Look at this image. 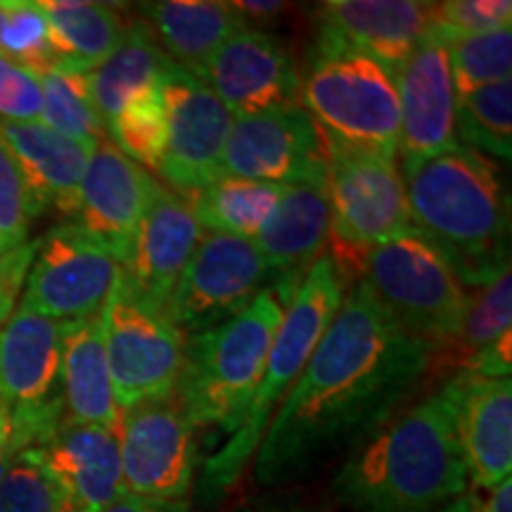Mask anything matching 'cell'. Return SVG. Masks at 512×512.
<instances>
[{
  "label": "cell",
  "mask_w": 512,
  "mask_h": 512,
  "mask_svg": "<svg viewBox=\"0 0 512 512\" xmlns=\"http://www.w3.org/2000/svg\"><path fill=\"white\" fill-rule=\"evenodd\" d=\"M434 363L358 280L320 337L299 380L256 448L264 484L297 475L320 456L387 418Z\"/></svg>",
  "instance_id": "6da1fadb"
},
{
  "label": "cell",
  "mask_w": 512,
  "mask_h": 512,
  "mask_svg": "<svg viewBox=\"0 0 512 512\" xmlns=\"http://www.w3.org/2000/svg\"><path fill=\"white\" fill-rule=\"evenodd\" d=\"M458 382L453 375L358 446L332 484L339 501L354 512H439L465 491Z\"/></svg>",
  "instance_id": "7a4b0ae2"
},
{
  "label": "cell",
  "mask_w": 512,
  "mask_h": 512,
  "mask_svg": "<svg viewBox=\"0 0 512 512\" xmlns=\"http://www.w3.org/2000/svg\"><path fill=\"white\" fill-rule=\"evenodd\" d=\"M399 169L411 226L439 249L467 292L510 271V197L494 162L458 143Z\"/></svg>",
  "instance_id": "3957f363"
},
{
  "label": "cell",
  "mask_w": 512,
  "mask_h": 512,
  "mask_svg": "<svg viewBox=\"0 0 512 512\" xmlns=\"http://www.w3.org/2000/svg\"><path fill=\"white\" fill-rule=\"evenodd\" d=\"M347 290L349 285L344 283L328 254L320 256L306 273L304 283L294 292L280 320L264 375L256 384L245 418L238 430L230 434L226 446L204 463L202 486L209 496H221L233 489L242 470L256 456V448L264 439L275 411L297 384Z\"/></svg>",
  "instance_id": "277c9868"
},
{
  "label": "cell",
  "mask_w": 512,
  "mask_h": 512,
  "mask_svg": "<svg viewBox=\"0 0 512 512\" xmlns=\"http://www.w3.org/2000/svg\"><path fill=\"white\" fill-rule=\"evenodd\" d=\"M285 309L283 297L268 287L238 316L188 337L174 396L192 425L238 430Z\"/></svg>",
  "instance_id": "5b68a950"
},
{
  "label": "cell",
  "mask_w": 512,
  "mask_h": 512,
  "mask_svg": "<svg viewBox=\"0 0 512 512\" xmlns=\"http://www.w3.org/2000/svg\"><path fill=\"white\" fill-rule=\"evenodd\" d=\"M330 200V259L344 283H358L370 249L411 228L406 185L396 157L325 138Z\"/></svg>",
  "instance_id": "8992f818"
},
{
  "label": "cell",
  "mask_w": 512,
  "mask_h": 512,
  "mask_svg": "<svg viewBox=\"0 0 512 512\" xmlns=\"http://www.w3.org/2000/svg\"><path fill=\"white\" fill-rule=\"evenodd\" d=\"M299 102L325 138L396 157V74L373 57L313 46L302 74Z\"/></svg>",
  "instance_id": "52a82bcc"
},
{
  "label": "cell",
  "mask_w": 512,
  "mask_h": 512,
  "mask_svg": "<svg viewBox=\"0 0 512 512\" xmlns=\"http://www.w3.org/2000/svg\"><path fill=\"white\" fill-rule=\"evenodd\" d=\"M358 280L408 335L430 344L434 356L456 342L470 292L413 226L370 249Z\"/></svg>",
  "instance_id": "ba28073f"
},
{
  "label": "cell",
  "mask_w": 512,
  "mask_h": 512,
  "mask_svg": "<svg viewBox=\"0 0 512 512\" xmlns=\"http://www.w3.org/2000/svg\"><path fill=\"white\" fill-rule=\"evenodd\" d=\"M105 356L119 411L171 396L183 368V335L133 290L121 268L102 309Z\"/></svg>",
  "instance_id": "9c48e42d"
},
{
  "label": "cell",
  "mask_w": 512,
  "mask_h": 512,
  "mask_svg": "<svg viewBox=\"0 0 512 512\" xmlns=\"http://www.w3.org/2000/svg\"><path fill=\"white\" fill-rule=\"evenodd\" d=\"M268 287H273V275L254 240L207 233L178 278L164 313L181 335L192 337L238 316Z\"/></svg>",
  "instance_id": "30bf717a"
},
{
  "label": "cell",
  "mask_w": 512,
  "mask_h": 512,
  "mask_svg": "<svg viewBox=\"0 0 512 512\" xmlns=\"http://www.w3.org/2000/svg\"><path fill=\"white\" fill-rule=\"evenodd\" d=\"M121 264L114 254L79 223L62 221L36 240L22 302L57 323H76L100 316Z\"/></svg>",
  "instance_id": "8fae6325"
},
{
  "label": "cell",
  "mask_w": 512,
  "mask_h": 512,
  "mask_svg": "<svg viewBox=\"0 0 512 512\" xmlns=\"http://www.w3.org/2000/svg\"><path fill=\"white\" fill-rule=\"evenodd\" d=\"M117 434L126 494L188 498L197 470V427L174 394L121 411Z\"/></svg>",
  "instance_id": "7c38bea8"
},
{
  "label": "cell",
  "mask_w": 512,
  "mask_h": 512,
  "mask_svg": "<svg viewBox=\"0 0 512 512\" xmlns=\"http://www.w3.org/2000/svg\"><path fill=\"white\" fill-rule=\"evenodd\" d=\"M166 110V147L159 176L188 195L223 176L233 112L195 72L171 64L162 76Z\"/></svg>",
  "instance_id": "4fadbf2b"
},
{
  "label": "cell",
  "mask_w": 512,
  "mask_h": 512,
  "mask_svg": "<svg viewBox=\"0 0 512 512\" xmlns=\"http://www.w3.org/2000/svg\"><path fill=\"white\" fill-rule=\"evenodd\" d=\"M221 169L223 176L259 183L325 181L323 133L302 105L235 117Z\"/></svg>",
  "instance_id": "5bb4252c"
},
{
  "label": "cell",
  "mask_w": 512,
  "mask_h": 512,
  "mask_svg": "<svg viewBox=\"0 0 512 512\" xmlns=\"http://www.w3.org/2000/svg\"><path fill=\"white\" fill-rule=\"evenodd\" d=\"M197 76L233 117L299 105L302 74L278 36L245 29L216 50Z\"/></svg>",
  "instance_id": "9a60e30c"
},
{
  "label": "cell",
  "mask_w": 512,
  "mask_h": 512,
  "mask_svg": "<svg viewBox=\"0 0 512 512\" xmlns=\"http://www.w3.org/2000/svg\"><path fill=\"white\" fill-rule=\"evenodd\" d=\"M401 166H413L458 145L456 86L446 43L430 31L396 69Z\"/></svg>",
  "instance_id": "2e32d148"
},
{
  "label": "cell",
  "mask_w": 512,
  "mask_h": 512,
  "mask_svg": "<svg viewBox=\"0 0 512 512\" xmlns=\"http://www.w3.org/2000/svg\"><path fill=\"white\" fill-rule=\"evenodd\" d=\"M157 183L110 140H102L86 166L76 214L69 221L102 242L124 268Z\"/></svg>",
  "instance_id": "e0dca14e"
},
{
  "label": "cell",
  "mask_w": 512,
  "mask_h": 512,
  "mask_svg": "<svg viewBox=\"0 0 512 512\" xmlns=\"http://www.w3.org/2000/svg\"><path fill=\"white\" fill-rule=\"evenodd\" d=\"M432 10L420 0H325L316 8V46L363 53L396 74L432 31Z\"/></svg>",
  "instance_id": "ac0fdd59"
},
{
  "label": "cell",
  "mask_w": 512,
  "mask_h": 512,
  "mask_svg": "<svg viewBox=\"0 0 512 512\" xmlns=\"http://www.w3.org/2000/svg\"><path fill=\"white\" fill-rule=\"evenodd\" d=\"M36 448L67 512H102L126 494L117 430L64 418Z\"/></svg>",
  "instance_id": "d6986e66"
},
{
  "label": "cell",
  "mask_w": 512,
  "mask_h": 512,
  "mask_svg": "<svg viewBox=\"0 0 512 512\" xmlns=\"http://www.w3.org/2000/svg\"><path fill=\"white\" fill-rule=\"evenodd\" d=\"M330 240V200L325 181L285 185L278 207L254 235V245L273 275L275 292L285 304L323 256Z\"/></svg>",
  "instance_id": "ffe728a7"
},
{
  "label": "cell",
  "mask_w": 512,
  "mask_h": 512,
  "mask_svg": "<svg viewBox=\"0 0 512 512\" xmlns=\"http://www.w3.org/2000/svg\"><path fill=\"white\" fill-rule=\"evenodd\" d=\"M202 235V226L185 197L157 183L124 266L133 290L147 304L164 311Z\"/></svg>",
  "instance_id": "44dd1931"
},
{
  "label": "cell",
  "mask_w": 512,
  "mask_h": 512,
  "mask_svg": "<svg viewBox=\"0 0 512 512\" xmlns=\"http://www.w3.org/2000/svg\"><path fill=\"white\" fill-rule=\"evenodd\" d=\"M67 323L19 304L0 328V399L12 413L55 406L60 394L62 339Z\"/></svg>",
  "instance_id": "7402d4cb"
},
{
  "label": "cell",
  "mask_w": 512,
  "mask_h": 512,
  "mask_svg": "<svg viewBox=\"0 0 512 512\" xmlns=\"http://www.w3.org/2000/svg\"><path fill=\"white\" fill-rule=\"evenodd\" d=\"M456 432L472 486H496L512 472V380L458 373Z\"/></svg>",
  "instance_id": "603a6c76"
},
{
  "label": "cell",
  "mask_w": 512,
  "mask_h": 512,
  "mask_svg": "<svg viewBox=\"0 0 512 512\" xmlns=\"http://www.w3.org/2000/svg\"><path fill=\"white\" fill-rule=\"evenodd\" d=\"M0 143L8 147L27 183L36 214L55 209L74 219L79 188L95 147L50 131L41 121H0Z\"/></svg>",
  "instance_id": "cb8c5ba5"
},
{
  "label": "cell",
  "mask_w": 512,
  "mask_h": 512,
  "mask_svg": "<svg viewBox=\"0 0 512 512\" xmlns=\"http://www.w3.org/2000/svg\"><path fill=\"white\" fill-rule=\"evenodd\" d=\"M60 394L64 418L117 430L121 411L114 399L100 316L67 323L62 339Z\"/></svg>",
  "instance_id": "d4e9b609"
},
{
  "label": "cell",
  "mask_w": 512,
  "mask_h": 512,
  "mask_svg": "<svg viewBox=\"0 0 512 512\" xmlns=\"http://www.w3.org/2000/svg\"><path fill=\"white\" fill-rule=\"evenodd\" d=\"M138 15L166 57L195 74L223 43L249 29L233 3L219 0H157L138 5Z\"/></svg>",
  "instance_id": "484cf974"
},
{
  "label": "cell",
  "mask_w": 512,
  "mask_h": 512,
  "mask_svg": "<svg viewBox=\"0 0 512 512\" xmlns=\"http://www.w3.org/2000/svg\"><path fill=\"white\" fill-rule=\"evenodd\" d=\"M48 19L55 67L91 74L124 41L128 22L114 5L91 0H38Z\"/></svg>",
  "instance_id": "4316f807"
},
{
  "label": "cell",
  "mask_w": 512,
  "mask_h": 512,
  "mask_svg": "<svg viewBox=\"0 0 512 512\" xmlns=\"http://www.w3.org/2000/svg\"><path fill=\"white\" fill-rule=\"evenodd\" d=\"M171 64L174 62L166 57L143 19L128 22L119 48L88 74L95 110L100 112L105 124H110L124 110L128 100L159 83Z\"/></svg>",
  "instance_id": "83f0119b"
},
{
  "label": "cell",
  "mask_w": 512,
  "mask_h": 512,
  "mask_svg": "<svg viewBox=\"0 0 512 512\" xmlns=\"http://www.w3.org/2000/svg\"><path fill=\"white\" fill-rule=\"evenodd\" d=\"M285 185L221 176L204 188L188 192L185 202L202 230L254 240L278 207Z\"/></svg>",
  "instance_id": "f1b7e54d"
},
{
  "label": "cell",
  "mask_w": 512,
  "mask_h": 512,
  "mask_svg": "<svg viewBox=\"0 0 512 512\" xmlns=\"http://www.w3.org/2000/svg\"><path fill=\"white\" fill-rule=\"evenodd\" d=\"M38 83L43 98V126L88 147H98L107 140V124L95 110L88 74L50 67L48 72L38 74Z\"/></svg>",
  "instance_id": "f546056e"
},
{
  "label": "cell",
  "mask_w": 512,
  "mask_h": 512,
  "mask_svg": "<svg viewBox=\"0 0 512 512\" xmlns=\"http://www.w3.org/2000/svg\"><path fill=\"white\" fill-rule=\"evenodd\" d=\"M458 143L501 162L512 157V83H494L456 98Z\"/></svg>",
  "instance_id": "4dcf8cb0"
},
{
  "label": "cell",
  "mask_w": 512,
  "mask_h": 512,
  "mask_svg": "<svg viewBox=\"0 0 512 512\" xmlns=\"http://www.w3.org/2000/svg\"><path fill=\"white\" fill-rule=\"evenodd\" d=\"M512 325V275L510 271L491 285L479 287L470 292V304H467L463 328H460L456 342L446 347L439 358V366L465 368L477 351L489 347L498 337L510 332Z\"/></svg>",
  "instance_id": "1f68e13d"
},
{
  "label": "cell",
  "mask_w": 512,
  "mask_h": 512,
  "mask_svg": "<svg viewBox=\"0 0 512 512\" xmlns=\"http://www.w3.org/2000/svg\"><path fill=\"white\" fill-rule=\"evenodd\" d=\"M107 140L128 159L159 174L166 147V110L162 79L138 93L107 124Z\"/></svg>",
  "instance_id": "d6a6232c"
},
{
  "label": "cell",
  "mask_w": 512,
  "mask_h": 512,
  "mask_svg": "<svg viewBox=\"0 0 512 512\" xmlns=\"http://www.w3.org/2000/svg\"><path fill=\"white\" fill-rule=\"evenodd\" d=\"M453 86L458 95L510 81L512 74V29L503 27L486 34L448 38Z\"/></svg>",
  "instance_id": "836d02e7"
},
{
  "label": "cell",
  "mask_w": 512,
  "mask_h": 512,
  "mask_svg": "<svg viewBox=\"0 0 512 512\" xmlns=\"http://www.w3.org/2000/svg\"><path fill=\"white\" fill-rule=\"evenodd\" d=\"M3 29H0V53L36 76L55 67L50 46L48 19L38 0H0Z\"/></svg>",
  "instance_id": "e575fe53"
},
{
  "label": "cell",
  "mask_w": 512,
  "mask_h": 512,
  "mask_svg": "<svg viewBox=\"0 0 512 512\" xmlns=\"http://www.w3.org/2000/svg\"><path fill=\"white\" fill-rule=\"evenodd\" d=\"M0 512H67L62 489L36 448L19 451L0 477Z\"/></svg>",
  "instance_id": "d590c367"
},
{
  "label": "cell",
  "mask_w": 512,
  "mask_h": 512,
  "mask_svg": "<svg viewBox=\"0 0 512 512\" xmlns=\"http://www.w3.org/2000/svg\"><path fill=\"white\" fill-rule=\"evenodd\" d=\"M36 207L8 147L0 143V254L22 247L29 238Z\"/></svg>",
  "instance_id": "8d00e7d4"
},
{
  "label": "cell",
  "mask_w": 512,
  "mask_h": 512,
  "mask_svg": "<svg viewBox=\"0 0 512 512\" xmlns=\"http://www.w3.org/2000/svg\"><path fill=\"white\" fill-rule=\"evenodd\" d=\"M510 0H446L434 3L432 31L441 41L510 27Z\"/></svg>",
  "instance_id": "74e56055"
},
{
  "label": "cell",
  "mask_w": 512,
  "mask_h": 512,
  "mask_svg": "<svg viewBox=\"0 0 512 512\" xmlns=\"http://www.w3.org/2000/svg\"><path fill=\"white\" fill-rule=\"evenodd\" d=\"M43 98L38 76L0 53V121H41Z\"/></svg>",
  "instance_id": "f35d334b"
},
{
  "label": "cell",
  "mask_w": 512,
  "mask_h": 512,
  "mask_svg": "<svg viewBox=\"0 0 512 512\" xmlns=\"http://www.w3.org/2000/svg\"><path fill=\"white\" fill-rule=\"evenodd\" d=\"M34 254L36 242L29 240L8 254H0V328L10 318V313L15 311L17 297L24 292Z\"/></svg>",
  "instance_id": "ab89813d"
},
{
  "label": "cell",
  "mask_w": 512,
  "mask_h": 512,
  "mask_svg": "<svg viewBox=\"0 0 512 512\" xmlns=\"http://www.w3.org/2000/svg\"><path fill=\"white\" fill-rule=\"evenodd\" d=\"M439 512H512V482L505 479L496 486L467 484L465 491H460Z\"/></svg>",
  "instance_id": "60d3db41"
},
{
  "label": "cell",
  "mask_w": 512,
  "mask_h": 512,
  "mask_svg": "<svg viewBox=\"0 0 512 512\" xmlns=\"http://www.w3.org/2000/svg\"><path fill=\"white\" fill-rule=\"evenodd\" d=\"M460 373L484 377V380H508L512 375V330L477 351Z\"/></svg>",
  "instance_id": "b9f144b4"
},
{
  "label": "cell",
  "mask_w": 512,
  "mask_h": 512,
  "mask_svg": "<svg viewBox=\"0 0 512 512\" xmlns=\"http://www.w3.org/2000/svg\"><path fill=\"white\" fill-rule=\"evenodd\" d=\"M102 512H195L188 501H152V498H140L124 494L114 501L110 508Z\"/></svg>",
  "instance_id": "7bdbcfd3"
},
{
  "label": "cell",
  "mask_w": 512,
  "mask_h": 512,
  "mask_svg": "<svg viewBox=\"0 0 512 512\" xmlns=\"http://www.w3.org/2000/svg\"><path fill=\"white\" fill-rule=\"evenodd\" d=\"M233 8L245 19L247 27L254 29V24L271 22V19L283 15L287 3H275V0H235Z\"/></svg>",
  "instance_id": "ee69618b"
},
{
  "label": "cell",
  "mask_w": 512,
  "mask_h": 512,
  "mask_svg": "<svg viewBox=\"0 0 512 512\" xmlns=\"http://www.w3.org/2000/svg\"><path fill=\"white\" fill-rule=\"evenodd\" d=\"M12 437V420H10V411L5 406L3 399H0V448L10 444Z\"/></svg>",
  "instance_id": "f6af8a7d"
},
{
  "label": "cell",
  "mask_w": 512,
  "mask_h": 512,
  "mask_svg": "<svg viewBox=\"0 0 512 512\" xmlns=\"http://www.w3.org/2000/svg\"><path fill=\"white\" fill-rule=\"evenodd\" d=\"M17 453H19V451H17L15 446H12V441H10L8 446H3V448H0V477L5 475V470H8L10 463H12V458H15Z\"/></svg>",
  "instance_id": "bcb514c9"
},
{
  "label": "cell",
  "mask_w": 512,
  "mask_h": 512,
  "mask_svg": "<svg viewBox=\"0 0 512 512\" xmlns=\"http://www.w3.org/2000/svg\"><path fill=\"white\" fill-rule=\"evenodd\" d=\"M271 512H299V510H271Z\"/></svg>",
  "instance_id": "7dc6e473"
},
{
  "label": "cell",
  "mask_w": 512,
  "mask_h": 512,
  "mask_svg": "<svg viewBox=\"0 0 512 512\" xmlns=\"http://www.w3.org/2000/svg\"><path fill=\"white\" fill-rule=\"evenodd\" d=\"M0 29H3V12H0Z\"/></svg>",
  "instance_id": "c3c4849f"
}]
</instances>
